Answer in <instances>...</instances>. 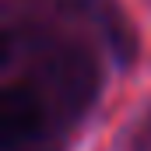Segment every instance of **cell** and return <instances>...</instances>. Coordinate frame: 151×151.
Segmentation results:
<instances>
[{
    "label": "cell",
    "instance_id": "6da1fadb",
    "mask_svg": "<svg viewBox=\"0 0 151 151\" xmlns=\"http://www.w3.org/2000/svg\"><path fill=\"white\" fill-rule=\"evenodd\" d=\"M49 123V102L28 81H14L0 95V148L21 151L42 137Z\"/></svg>",
    "mask_w": 151,
    "mask_h": 151
}]
</instances>
